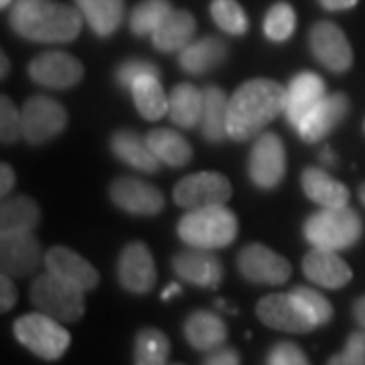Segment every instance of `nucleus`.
Masks as SVG:
<instances>
[{"mask_svg": "<svg viewBox=\"0 0 365 365\" xmlns=\"http://www.w3.org/2000/svg\"><path fill=\"white\" fill-rule=\"evenodd\" d=\"M173 11L169 0H143L130 14V31L136 37H148Z\"/></svg>", "mask_w": 365, "mask_h": 365, "instance_id": "nucleus-34", "label": "nucleus"}, {"mask_svg": "<svg viewBox=\"0 0 365 365\" xmlns=\"http://www.w3.org/2000/svg\"><path fill=\"white\" fill-rule=\"evenodd\" d=\"M143 76H158L160 71L155 63L144 61V59H128L124 63H120L116 69V83L122 90H130L132 83Z\"/></svg>", "mask_w": 365, "mask_h": 365, "instance_id": "nucleus-39", "label": "nucleus"}, {"mask_svg": "<svg viewBox=\"0 0 365 365\" xmlns=\"http://www.w3.org/2000/svg\"><path fill=\"white\" fill-rule=\"evenodd\" d=\"M201 365H240V353L235 351L234 347L222 345L217 349L207 351Z\"/></svg>", "mask_w": 365, "mask_h": 365, "instance_id": "nucleus-42", "label": "nucleus"}, {"mask_svg": "<svg viewBox=\"0 0 365 365\" xmlns=\"http://www.w3.org/2000/svg\"><path fill=\"white\" fill-rule=\"evenodd\" d=\"M23 136V114L14 108L13 100L0 98V140L4 144L16 143Z\"/></svg>", "mask_w": 365, "mask_h": 365, "instance_id": "nucleus-38", "label": "nucleus"}, {"mask_svg": "<svg viewBox=\"0 0 365 365\" xmlns=\"http://www.w3.org/2000/svg\"><path fill=\"white\" fill-rule=\"evenodd\" d=\"M170 355L169 337L155 327H146L134 339V365H167Z\"/></svg>", "mask_w": 365, "mask_h": 365, "instance_id": "nucleus-33", "label": "nucleus"}, {"mask_svg": "<svg viewBox=\"0 0 365 365\" xmlns=\"http://www.w3.org/2000/svg\"><path fill=\"white\" fill-rule=\"evenodd\" d=\"M14 0H0V6H2V9H6V6H11Z\"/></svg>", "mask_w": 365, "mask_h": 365, "instance_id": "nucleus-51", "label": "nucleus"}, {"mask_svg": "<svg viewBox=\"0 0 365 365\" xmlns=\"http://www.w3.org/2000/svg\"><path fill=\"white\" fill-rule=\"evenodd\" d=\"M173 365H181V364H173Z\"/></svg>", "mask_w": 365, "mask_h": 365, "instance_id": "nucleus-52", "label": "nucleus"}, {"mask_svg": "<svg viewBox=\"0 0 365 365\" xmlns=\"http://www.w3.org/2000/svg\"><path fill=\"white\" fill-rule=\"evenodd\" d=\"M302 235L313 248L343 252L364 235V222L351 207H321L302 223Z\"/></svg>", "mask_w": 365, "mask_h": 365, "instance_id": "nucleus-4", "label": "nucleus"}, {"mask_svg": "<svg viewBox=\"0 0 365 365\" xmlns=\"http://www.w3.org/2000/svg\"><path fill=\"white\" fill-rule=\"evenodd\" d=\"M256 314L266 327L284 333L304 335L317 329L292 292H276L260 299L256 304Z\"/></svg>", "mask_w": 365, "mask_h": 365, "instance_id": "nucleus-11", "label": "nucleus"}, {"mask_svg": "<svg viewBox=\"0 0 365 365\" xmlns=\"http://www.w3.org/2000/svg\"><path fill=\"white\" fill-rule=\"evenodd\" d=\"M29 294L37 311L57 319L59 323H78L86 313V292L51 272L37 276Z\"/></svg>", "mask_w": 365, "mask_h": 365, "instance_id": "nucleus-6", "label": "nucleus"}, {"mask_svg": "<svg viewBox=\"0 0 365 365\" xmlns=\"http://www.w3.org/2000/svg\"><path fill=\"white\" fill-rule=\"evenodd\" d=\"M347 112H349V98L345 93L337 91V93L325 96L300 120L297 132L304 143H319L339 126L343 118L347 116Z\"/></svg>", "mask_w": 365, "mask_h": 365, "instance_id": "nucleus-17", "label": "nucleus"}, {"mask_svg": "<svg viewBox=\"0 0 365 365\" xmlns=\"http://www.w3.org/2000/svg\"><path fill=\"white\" fill-rule=\"evenodd\" d=\"M237 217L225 205L189 209L177 223V234L185 246L220 250L234 244L237 237Z\"/></svg>", "mask_w": 365, "mask_h": 365, "instance_id": "nucleus-3", "label": "nucleus"}, {"mask_svg": "<svg viewBox=\"0 0 365 365\" xmlns=\"http://www.w3.org/2000/svg\"><path fill=\"white\" fill-rule=\"evenodd\" d=\"M313 57L333 73H345L353 66V49L349 39L331 21H319L309 33Z\"/></svg>", "mask_w": 365, "mask_h": 365, "instance_id": "nucleus-12", "label": "nucleus"}, {"mask_svg": "<svg viewBox=\"0 0 365 365\" xmlns=\"http://www.w3.org/2000/svg\"><path fill=\"white\" fill-rule=\"evenodd\" d=\"M41 264V244L33 232L0 235V268L13 278H25Z\"/></svg>", "mask_w": 365, "mask_h": 365, "instance_id": "nucleus-18", "label": "nucleus"}, {"mask_svg": "<svg viewBox=\"0 0 365 365\" xmlns=\"http://www.w3.org/2000/svg\"><path fill=\"white\" fill-rule=\"evenodd\" d=\"M302 274L317 287L337 290L349 284L353 278L349 264L337 252L313 248L302 258Z\"/></svg>", "mask_w": 365, "mask_h": 365, "instance_id": "nucleus-20", "label": "nucleus"}, {"mask_svg": "<svg viewBox=\"0 0 365 365\" xmlns=\"http://www.w3.org/2000/svg\"><path fill=\"white\" fill-rule=\"evenodd\" d=\"M83 21L98 37H110L124 19V0H73Z\"/></svg>", "mask_w": 365, "mask_h": 365, "instance_id": "nucleus-27", "label": "nucleus"}, {"mask_svg": "<svg viewBox=\"0 0 365 365\" xmlns=\"http://www.w3.org/2000/svg\"><path fill=\"white\" fill-rule=\"evenodd\" d=\"M287 90L272 79H250L227 102V138L246 143L284 112Z\"/></svg>", "mask_w": 365, "mask_h": 365, "instance_id": "nucleus-1", "label": "nucleus"}, {"mask_svg": "<svg viewBox=\"0 0 365 365\" xmlns=\"http://www.w3.org/2000/svg\"><path fill=\"white\" fill-rule=\"evenodd\" d=\"M132 100L144 120H160L169 114V96L160 86L158 76H143L130 88Z\"/></svg>", "mask_w": 365, "mask_h": 365, "instance_id": "nucleus-32", "label": "nucleus"}, {"mask_svg": "<svg viewBox=\"0 0 365 365\" xmlns=\"http://www.w3.org/2000/svg\"><path fill=\"white\" fill-rule=\"evenodd\" d=\"M29 78L49 90H69L83 79V66L66 51H47L29 63Z\"/></svg>", "mask_w": 365, "mask_h": 365, "instance_id": "nucleus-13", "label": "nucleus"}, {"mask_svg": "<svg viewBox=\"0 0 365 365\" xmlns=\"http://www.w3.org/2000/svg\"><path fill=\"white\" fill-rule=\"evenodd\" d=\"M299 302L302 304V309H304V313L311 317V321H313L317 327H323L327 325L331 319H333V304L329 302V300L321 294V292H317L314 288L309 287H297L290 290Z\"/></svg>", "mask_w": 365, "mask_h": 365, "instance_id": "nucleus-37", "label": "nucleus"}, {"mask_svg": "<svg viewBox=\"0 0 365 365\" xmlns=\"http://www.w3.org/2000/svg\"><path fill=\"white\" fill-rule=\"evenodd\" d=\"M9 23L26 41L71 43L81 33L83 16L78 9L55 0H14Z\"/></svg>", "mask_w": 365, "mask_h": 365, "instance_id": "nucleus-2", "label": "nucleus"}, {"mask_svg": "<svg viewBox=\"0 0 365 365\" xmlns=\"http://www.w3.org/2000/svg\"><path fill=\"white\" fill-rule=\"evenodd\" d=\"M108 193L118 209L130 215H158L165 209V195L155 185L136 177H120Z\"/></svg>", "mask_w": 365, "mask_h": 365, "instance_id": "nucleus-14", "label": "nucleus"}, {"mask_svg": "<svg viewBox=\"0 0 365 365\" xmlns=\"http://www.w3.org/2000/svg\"><path fill=\"white\" fill-rule=\"evenodd\" d=\"M359 0H319V4L325 9V11H331V13H339V11H349L357 4Z\"/></svg>", "mask_w": 365, "mask_h": 365, "instance_id": "nucleus-45", "label": "nucleus"}, {"mask_svg": "<svg viewBox=\"0 0 365 365\" xmlns=\"http://www.w3.org/2000/svg\"><path fill=\"white\" fill-rule=\"evenodd\" d=\"M297 29V13L288 2H276L264 16V35L274 43H284Z\"/></svg>", "mask_w": 365, "mask_h": 365, "instance_id": "nucleus-36", "label": "nucleus"}, {"mask_svg": "<svg viewBox=\"0 0 365 365\" xmlns=\"http://www.w3.org/2000/svg\"><path fill=\"white\" fill-rule=\"evenodd\" d=\"M185 339L197 351H211L225 345L227 339V327L220 314L209 311H195L185 321Z\"/></svg>", "mask_w": 365, "mask_h": 365, "instance_id": "nucleus-24", "label": "nucleus"}, {"mask_svg": "<svg viewBox=\"0 0 365 365\" xmlns=\"http://www.w3.org/2000/svg\"><path fill=\"white\" fill-rule=\"evenodd\" d=\"M175 203L182 209L211 207L225 205L232 199V182L230 179L215 170H201L182 177L175 185L173 191Z\"/></svg>", "mask_w": 365, "mask_h": 365, "instance_id": "nucleus-8", "label": "nucleus"}, {"mask_svg": "<svg viewBox=\"0 0 365 365\" xmlns=\"http://www.w3.org/2000/svg\"><path fill=\"white\" fill-rule=\"evenodd\" d=\"M227 43L215 35H207L201 39L191 41L187 47L179 51V66L182 71L191 76H203L211 69L220 67L227 59Z\"/></svg>", "mask_w": 365, "mask_h": 365, "instance_id": "nucleus-22", "label": "nucleus"}, {"mask_svg": "<svg viewBox=\"0 0 365 365\" xmlns=\"http://www.w3.org/2000/svg\"><path fill=\"white\" fill-rule=\"evenodd\" d=\"M203 114V90L193 83H179L170 90L169 118L181 128H195Z\"/></svg>", "mask_w": 365, "mask_h": 365, "instance_id": "nucleus-31", "label": "nucleus"}, {"mask_svg": "<svg viewBox=\"0 0 365 365\" xmlns=\"http://www.w3.org/2000/svg\"><path fill=\"white\" fill-rule=\"evenodd\" d=\"M175 294H181V284H177V282H173L169 287L163 290V294H160V299L163 300H169L173 299Z\"/></svg>", "mask_w": 365, "mask_h": 365, "instance_id": "nucleus-47", "label": "nucleus"}, {"mask_svg": "<svg viewBox=\"0 0 365 365\" xmlns=\"http://www.w3.org/2000/svg\"><path fill=\"white\" fill-rule=\"evenodd\" d=\"M227 98L223 90L209 83L203 88V114H201V134L207 143H222L227 138Z\"/></svg>", "mask_w": 365, "mask_h": 365, "instance_id": "nucleus-29", "label": "nucleus"}, {"mask_svg": "<svg viewBox=\"0 0 365 365\" xmlns=\"http://www.w3.org/2000/svg\"><path fill=\"white\" fill-rule=\"evenodd\" d=\"M237 270L252 284L280 287L290 280V262L264 244H248L237 254Z\"/></svg>", "mask_w": 365, "mask_h": 365, "instance_id": "nucleus-9", "label": "nucleus"}, {"mask_svg": "<svg viewBox=\"0 0 365 365\" xmlns=\"http://www.w3.org/2000/svg\"><path fill=\"white\" fill-rule=\"evenodd\" d=\"M14 187V170L11 165H6V163H2L0 165V193L2 197H6L11 191H13Z\"/></svg>", "mask_w": 365, "mask_h": 365, "instance_id": "nucleus-44", "label": "nucleus"}, {"mask_svg": "<svg viewBox=\"0 0 365 365\" xmlns=\"http://www.w3.org/2000/svg\"><path fill=\"white\" fill-rule=\"evenodd\" d=\"M146 143L155 153V157L163 165L173 167V169H181L185 165H189L193 158V148L187 143V138H182L179 132L169 130V128L150 130L146 134Z\"/></svg>", "mask_w": 365, "mask_h": 365, "instance_id": "nucleus-30", "label": "nucleus"}, {"mask_svg": "<svg viewBox=\"0 0 365 365\" xmlns=\"http://www.w3.org/2000/svg\"><path fill=\"white\" fill-rule=\"evenodd\" d=\"M45 268L47 272L55 274L57 278L66 280L73 287L81 288L83 292H90L98 287L100 274L86 258H81L78 252L66 246H53L45 254Z\"/></svg>", "mask_w": 365, "mask_h": 365, "instance_id": "nucleus-19", "label": "nucleus"}, {"mask_svg": "<svg viewBox=\"0 0 365 365\" xmlns=\"http://www.w3.org/2000/svg\"><path fill=\"white\" fill-rule=\"evenodd\" d=\"M209 13L213 23L227 35H246L248 31V16L244 13L237 0H211Z\"/></svg>", "mask_w": 365, "mask_h": 365, "instance_id": "nucleus-35", "label": "nucleus"}, {"mask_svg": "<svg viewBox=\"0 0 365 365\" xmlns=\"http://www.w3.org/2000/svg\"><path fill=\"white\" fill-rule=\"evenodd\" d=\"M327 96L325 79L313 71H300L290 79L284 100V116L292 128Z\"/></svg>", "mask_w": 365, "mask_h": 365, "instance_id": "nucleus-21", "label": "nucleus"}, {"mask_svg": "<svg viewBox=\"0 0 365 365\" xmlns=\"http://www.w3.org/2000/svg\"><path fill=\"white\" fill-rule=\"evenodd\" d=\"M321 160L327 163V165H333V163H335V155L331 153V148H325V150L321 153Z\"/></svg>", "mask_w": 365, "mask_h": 365, "instance_id": "nucleus-49", "label": "nucleus"}, {"mask_svg": "<svg viewBox=\"0 0 365 365\" xmlns=\"http://www.w3.org/2000/svg\"><path fill=\"white\" fill-rule=\"evenodd\" d=\"M266 365H311L299 345L282 341L276 343L266 355Z\"/></svg>", "mask_w": 365, "mask_h": 365, "instance_id": "nucleus-41", "label": "nucleus"}, {"mask_svg": "<svg viewBox=\"0 0 365 365\" xmlns=\"http://www.w3.org/2000/svg\"><path fill=\"white\" fill-rule=\"evenodd\" d=\"M16 299H19V292L14 287L13 276L2 272V276H0V311L9 313L16 304Z\"/></svg>", "mask_w": 365, "mask_h": 365, "instance_id": "nucleus-43", "label": "nucleus"}, {"mask_svg": "<svg viewBox=\"0 0 365 365\" xmlns=\"http://www.w3.org/2000/svg\"><path fill=\"white\" fill-rule=\"evenodd\" d=\"M359 199H361V203L365 205V182H361V187H359Z\"/></svg>", "mask_w": 365, "mask_h": 365, "instance_id": "nucleus-50", "label": "nucleus"}, {"mask_svg": "<svg viewBox=\"0 0 365 365\" xmlns=\"http://www.w3.org/2000/svg\"><path fill=\"white\" fill-rule=\"evenodd\" d=\"M353 317H355V323L359 325V329L365 331V294L353 302Z\"/></svg>", "mask_w": 365, "mask_h": 365, "instance_id": "nucleus-46", "label": "nucleus"}, {"mask_svg": "<svg viewBox=\"0 0 365 365\" xmlns=\"http://www.w3.org/2000/svg\"><path fill=\"white\" fill-rule=\"evenodd\" d=\"M23 136L29 144H45L66 130L67 110L47 96L29 98L21 110Z\"/></svg>", "mask_w": 365, "mask_h": 365, "instance_id": "nucleus-10", "label": "nucleus"}, {"mask_svg": "<svg viewBox=\"0 0 365 365\" xmlns=\"http://www.w3.org/2000/svg\"><path fill=\"white\" fill-rule=\"evenodd\" d=\"M364 130H365V124H364Z\"/></svg>", "mask_w": 365, "mask_h": 365, "instance_id": "nucleus-53", "label": "nucleus"}, {"mask_svg": "<svg viewBox=\"0 0 365 365\" xmlns=\"http://www.w3.org/2000/svg\"><path fill=\"white\" fill-rule=\"evenodd\" d=\"M287 175V148L276 132H262L254 138L248 157V177L262 191L276 189Z\"/></svg>", "mask_w": 365, "mask_h": 365, "instance_id": "nucleus-7", "label": "nucleus"}, {"mask_svg": "<svg viewBox=\"0 0 365 365\" xmlns=\"http://www.w3.org/2000/svg\"><path fill=\"white\" fill-rule=\"evenodd\" d=\"M327 365H365V331H353L345 341L343 351L333 355Z\"/></svg>", "mask_w": 365, "mask_h": 365, "instance_id": "nucleus-40", "label": "nucleus"}, {"mask_svg": "<svg viewBox=\"0 0 365 365\" xmlns=\"http://www.w3.org/2000/svg\"><path fill=\"white\" fill-rule=\"evenodd\" d=\"M304 195L321 207H345L349 203V189L319 167H307L300 175Z\"/></svg>", "mask_w": 365, "mask_h": 365, "instance_id": "nucleus-25", "label": "nucleus"}, {"mask_svg": "<svg viewBox=\"0 0 365 365\" xmlns=\"http://www.w3.org/2000/svg\"><path fill=\"white\" fill-rule=\"evenodd\" d=\"M110 150L118 160L128 165L132 169L143 173H157L160 169V160L155 157L150 146L146 143V136H140L134 130H118L110 138Z\"/></svg>", "mask_w": 365, "mask_h": 365, "instance_id": "nucleus-23", "label": "nucleus"}, {"mask_svg": "<svg viewBox=\"0 0 365 365\" xmlns=\"http://www.w3.org/2000/svg\"><path fill=\"white\" fill-rule=\"evenodd\" d=\"M0 61H2V71H0V76H2V79H4L6 76H9V71H11V61L6 59V55H4V53L0 55Z\"/></svg>", "mask_w": 365, "mask_h": 365, "instance_id": "nucleus-48", "label": "nucleus"}, {"mask_svg": "<svg viewBox=\"0 0 365 365\" xmlns=\"http://www.w3.org/2000/svg\"><path fill=\"white\" fill-rule=\"evenodd\" d=\"M13 331L21 345L45 361H57L71 345V335L66 327L41 311L19 317Z\"/></svg>", "mask_w": 365, "mask_h": 365, "instance_id": "nucleus-5", "label": "nucleus"}, {"mask_svg": "<svg viewBox=\"0 0 365 365\" xmlns=\"http://www.w3.org/2000/svg\"><path fill=\"white\" fill-rule=\"evenodd\" d=\"M173 272L182 282L199 288H217L222 284L223 264L211 252L201 248H185L173 256Z\"/></svg>", "mask_w": 365, "mask_h": 365, "instance_id": "nucleus-15", "label": "nucleus"}, {"mask_svg": "<svg viewBox=\"0 0 365 365\" xmlns=\"http://www.w3.org/2000/svg\"><path fill=\"white\" fill-rule=\"evenodd\" d=\"M118 280L132 294H146L157 282V266L143 242H130L118 258Z\"/></svg>", "mask_w": 365, "mask_h": 365, "instance_id": "nucleus-16", "label": "nucleus"}, {"mask_svg": "<svg viewBox=\"0 0 365 365\" xmlns=\"http://www.w3.org/2000/svg\"><path fill=\"white\" fill-rule=\"evenodd\" d=\"M39 222L41 209L33 197H11L0 205V235L33 232Z\"/></svg>", "mask_w": 365, "mask_h": 365, "instance_id": "nucleus-28", "label": "nucleus"}, {"mask_svg": "<svg viewBox=\"0 0 365 365\" xmlns=\"http://www.w3.org/2000/svg\"><path fill=\"white\" fill-rule=\"evenodd\" d=\"M197 31L195 16L187 11H170L169 16L150 35L155 49L160 53H179L187 47Z\"/></svg>", "mask_w": 365, "mask_h": 365, "instance_id": "nucleus-26", "label": "nucleus"}]
</instances>
